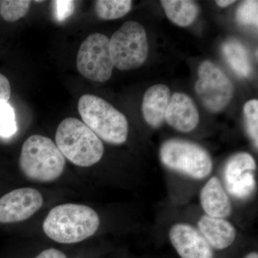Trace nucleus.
I'll use <instances>...</instances> for the list:
<instances>
[{
  "instance_id": "obj_1",
  "label": "nucleus",
  "mask_w": 258,
  "mask_h": 258,
  "mask_svg": "<svg viewBox=\"0 0 258 258\" xmlns=\"http://www.w3.org/2000/svg\"><path fill=\"white\" fill-rule=\"evenodd\" d=\"M99 225V216L92 208L77 204H64L50 210L42 229L45 235L55 242L74 244L94 235Z\"/></svg>"
},
{
  "instance_id": "obj_2",
  "label": "nucleus",
  "mask_w": 258,
  "mask_h": 258,
  "mask_svg": "<svg viewBox=\"0 0 258 258\" xmlns=\"http://www.w3.org/2000/svg\"><path fill=\"white\" fill-rule=\"evenodd\" d=\"M55 142L64 157L83 167L96 164L104 153L101 139L77 118H67L61 122L56 132Z\"/></svg>"
},
{
  "instance_id": "obj_3",
  "label": "nucleus",
  "mask_w": 258,
  "mask_h": 258,
  "mask_svg": "<svg viewBox=\"0 0 258 258\" xmlns=\"http://www.w3.org/2000/svg\"><path fill=\"white\" fill-rule=\"evenodd\" d=\"M66 159L56 144L47 137L32 135L22 147L20 167L24 175L37 182H50L63 172Z\"/></svg>"
},
{
  "instance_id": "obj_4",
  "label": "nucleus",
  "mask_w": 258,
  "mask_h": 258,
  "mask_svg": "<svg viewBox=\"0 0 258 258\" xmlns=\"http://www.w3.org/2000/svg\"><path fill=\"white\" fill-rule=\"evenodd\" d=\"M78 108L85 124L98 138L119 145L128 137V123L123 113L105 100L86 94L79 99Z\"/></svg>"
},
{
  "instance_id": "obj_5",
  "label": "nucleus",
  "mask_w": 258,
  "mask_h": 258,
  "mask_svg": "<svg viewBox=\"0 0 258 258\" xmlns=\"http://www.w3.org/2000/svg\"><path fill=\"white\" fill-rule=\"evenodd\" d=\"M109 44L113 66L120 71L137 69L147 60L149 50L147 33L137 22L123 24L112 35Z\"/></svg>"
},
{
  "instance_id": "obj_6",
  "label": "nucleus",
  "mask_w": 258,
  "mask_h": 258,
  "mask_svg": "<svg viewBox=\"0 0 258 258\" xmlns=\"http://www.w3.org/2000/svg\"><path fill=\"white\" fill-rule=\"evenodd\" d=\"M160 158L166 167L194 179H203L212 171V159L208 153L200 146L186 141H166L161 146Z\"/></svg>"
},
{
  "instance_id": "obj_7",
  "label": "nucleus",
  "mask_w": 258,
  "mask_h": 258,
  "mask_svg": "<svg viewBox=\"0 0 258 258\" xmlns=\"http://www.w3.org/2000/svg\"><path fill=\"white\" fill-rule=\"evenodd\" d=\"M76 64L86 79L100 83L109 80L114 66L108 37L98 32L90 35L80 46Z\"/></svg>"
},
{
  "instance_id": "obj_8",
  "label": "nucleus",
  "mask_w": 258,
  "mask_h": 258,
  "mask_svg": "<svg viewBox=\"0 0 258 258\" xmlns=\"http://www.w3.org/2000/svg\"><path fill=\"white\" fill-rule=\"evenodd\" d=\"M195 91L205 106L211 112L223 110L233 96V85L218 66L205 61L198 70Z\"/></svg>"
},
{
  "instance_id": "obj_9",
  "label": "nucleus",
  "mask_w": 258,
  "mask_h": 258,
  "mask_svg": "<svg viewBox=\"0 0 258 258\" xmlns=\"http://www.w3.org/2000/svg\"><path fill=\"white\" fill-rule=\"evenodd\" d=\"M255 169L254 158L247 153H238L231 157L224 169L227 191L239 200L249 198L255 190Z\"/></svg>"
},
{
  "instance_id": "obj_10",
  "label": "nucleus",
  "mask_w": 258,
  "mask_h": 258,
  "mask_svg": "<svg viewBox=\"0 0 258 258\" xmlns=\"http://www.w3.org/2000/svg\"><path fill=\"white\" fill-rule=\"evenodd\" d=\"M43 204L40 191L33 188H20L0 199V223H15L28 220Z\"/></svg>"
},
{
  "instance_id": "obj_11",
  "label": "nucleus",
  "mask_w": 258,
  "mask_h": 258,
  "mask_svg": "<svg viewBox=\"0 0 258 258\" xmlns=\"http://www.w3.org/2000/svg\"><path fill=\"white\" fill-rule=\"evenodd\" d=\"M169 238L181 258H213V251L208 241L200 231L187 224L173 226Z\"/></svg>"
},
{
  "instance_id": "obj_12",
  "label": "nucleus",
  "mask_w": 258,
  "mask_h": 258,
  "mask_svg": "<svg viewBox=\"0 0 258 258\" xmlns=\"http://www.w3.org/2000/svg\"><path fill=\"white\" fill-rule=\"evenodd\" d=\"M164 119L172 128L186 133L196 128L200 116L191 98L184 93H176L171 97Z\"/></svg>"
},
{
  "instance_id": "obj_13",
  "label": "nucleus",
  "mask_w": 258,
  "mask_h": 258,
  "mask_svg": "<svg viewBox=\"0 0 258 258\" xmlns=\"http://www.w3.org/2000/svg\"><path fill=\"white\" fill-rule=\"evenodd\" d=\"M200 202L208 216L224 219L232 213L230 198L217 177L211 178L203 186Z\"/></svg>"
},
{
  "instance_id": "obj_14",
  "label": "nucleus",
  "mask_w": 258,
  "mask_h": 258,
  "mask_svg": "<svg viewBox=\"0 0 258 258\" xmlns=\"http://www.w3.org/2000/svg\"><path fill=\"white\" fill-rule=\"evenodd\" d=\"M198 226L200 233L214 248H227L235 240L237 233L235 227L225 219L204 215Z\"/></svg>"
},
{
  "instance_id": "obj_15",
  "label": "nucleus",
  "mask_w": 258,
  "mask_h": 258,
  "mask_svg": "<svg viewBox=\"0 0 258 258\" xmlns=\"http://www.w3.org/2000/svg\"><path fill=\"white\" fill-rule=\"evenodd\" d=\"M170 98V90L165 85H155L147 90L144 96L142 111L148 124L154 128L160 126L165 118Z\"/></svg>"
},
{
  "instance_id": "obj_16",
  "label": "nucleus",
  "mask_w": 258,
  "mask_h": 258,
  "mask_svg": "<svg viewBox=\"0 0 258 258\" xmlns=\"http://www.w3.org/2000/svg\"><path fill=\"white\" fill-rule=\"evenodd\" d=\"M222 52L227 63L237 76L247 78L252 73V66L245 47L238 40L230 39L224 42Z\"/></svg>"
},
{
  "instance_id": "obj_17",
  "label": "nucleus",
  "mask_w": 258,
  "mask_h": 258,
  "mask_svg": "<svg viewBox=\"0 0 258 258\" xmlns=\"http://www.w3.org/2000/svg\"><path fill=\"white\" fill-rule=\"evenodd\" d=\"M166 16L178 26L187 27L198 17L199 9L195 2L188 0H162Z\"/></svg>"
},
{
  "instance_id": "obj_18",
  "label": "nucleus",
  "mask_w": 258,
  "mask_h": 258,
  "mask_svg": "<svg viewBox=\"0 0 258 258\" xmlns=\"http://www.w3.org/2000/svg\"><path fill=\"white\" fill-rule=\"evenodd\" d=\"M132 6L131 0H98L95 2V11L102 20H116L128 13Z\"/></svg>"
},
{
  "instance_id": "obj_19",
  "label": "nucleus",
  "mask_w": 258,
  "mask_h": 258,
  "mask_svg": "<svg viewBox=\"0 0 258 258\" xmlns=\"http://www.w3.org/2000/svg\"><path fill=\"white\" fill-rule=\"evenodd\" d=\"M30 4L29 0H3L0 2V14L6 21H18L28 13Z\"/></svg>"
},
{
  "instance_id": "obj_20",
  "label": "nucleus",
  "mask_w": 258,
  "mask_h": 258,
  "mask_svg": "<svg viewBox=\"0 0 258 258\" xmlns=\"http://www.w3.org/2000/svg\"><path fill=\"white\" fill-rule=\"evenodd\" d=\"M18 131L14 109L8 102L0 103V136L9 138Z\"/></svg>"
},
{
  "instance_id": "obj_21",
  "label": "nucleus",
  "mask_w": 258,
  "mask_h": 258,
  "mask_svg": "<svg viewBox=\"0 0 258 258\" xmlns=\"http://www.w3.org/2000/svg\"><path fill=\"white\" fill-rule=\"evenodd\" d=\"M246 127L249 137L257 147L258 143V101L253 99L247 101L243 108Z\"/></svg>"
},
{
  "instance_id": "obj_22",
  "label": "nucleus",
  "mask_w": 258,
  "mask_h": 258,
  "mask_svg": "<svg viewBox=\"0 0 258 258\" xmlns=\"http://www.w3.org/2000/svg\"><path fill=\"white\" fill-rule=\"evenodd\" d=\"M236 19L243 25H257L258 2L248 0L242 3L237 10Z\"/></svg>"
},
{
  "instance_id": "obj_23",
  "label": "nucleus",
  "mask_w": 258,
  "mask_h": 258,
  "mask_svg": "<svg viewBox=\"0 0 258 258\" xmlns=\"http://www.w3.org/2000/svg\"><path fill=\"white\" fill-rule=\"evenodd\" d=\"M56 6L57 18L63 20L69 18L74 13L75 4L74 1H54Z\"/></svg>"
},
{
  "instance_id": "obj_24",
  "label": "nucleus",
  "mask_w": 258,
  "mask_h": 258,
  "mask_svg": "<svg viewBox=\"0 0 258 258\" xmlns=\"http://www.w3.org/2000/svg\"><path fill=\"white\" fill-rule=\"evenodd\" d=\"M11 96V86L9 80L0 74V103L8 102Z\"/></svg>"
},
{
  "instance_id": "obj_25",
  "label": "nucleus",
  "mask_w": 258,
  "mask_h": 258,
  "mask_svg": "<svg viewBox=\"0 0 258 258\" xmlns=\"http://www.w3.org/2000/svg\"><path fill=\"white\" fill-rule=\"evenodd\" d=\"M35 258H67L66 254L58 249L50 248L40 252Z\"/></svg>"
},
{
  "instance_id": "obj_26",
  "label": "nucleus",
  "mask_w": 258,
  "mask_h": 258,
  "mask_svg": "<svg viewBox=\"0 0 258 258\" xmlns=\"http://www.w3.org/2000/svg\"><path fill=\"white\" fill-rule=\"evenodd\" d=\"M235 3V1H232V0H220V1H216L217 5L218 6L221 7V8H226V7L232 5Z\"/></svg>"
},
{
  "instance_id": "obj_27",
  "label": "nucleus",
  "mask_w": 258,
  "mask_h": 258,
  "mask_svg": "<svg viewBox=\"0 0 258 258\" xmlns=\"http://www.w3.org/2000/svg\"><path fill=\"white\" fill-rule=\"evenodd\" d=\"M246 258H258V254L257 252H252V253L249 254Z\"/></svg>"
}]
</instances>
